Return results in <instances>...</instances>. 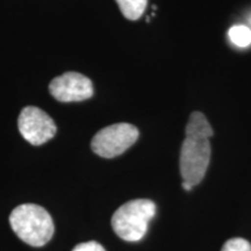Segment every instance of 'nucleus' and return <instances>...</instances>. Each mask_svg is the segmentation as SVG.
<instances>
[{
	"label": "nucleus",
	"mask_w": 251,
	"mask_h": 251,
	"mask_svg": "<svg viewBox=\"0 0 251 251\" xmlns=\"http://www.w3.org/2000/svg\"><path fill=\"white\" fill-rule=\"evenodd\" d=\"M228 36L231 42L240 48H246L251 45V28L244 25H235L229 29Z\"/></svg>",
	"instance_id": "obj_9"
},
{
	"label": "nucleus",
	"mask_w": 251,
	"mask_h": 251,
	"mask_svg": "<svg viewBox=\"0 0 251 251\" xmlns=\"http://www.w3.org/2000/svg\"><path fill=\"white\" fill-rule=\"evenodd\" d=\"M249 21H250V24H251V15H250V18H249Z\"/></svg>",
	"instance_id": "obj_13"
},
{
	"label": "nucleus",
	"mask_w": 251,
	"mask_h": 251,
	"mask_svg": "<svg viewBox=\"0 0 251 251\" xmlns=\"http://www.w3.org/2000/svg\"><path fill=\"white\" fill-rule=\"evenodd\" d=\"M181 185H183L184 190H186V191H191V190H192V188H193L192 185L186 183V181H183V184H181Z\"/></svg>",
	"instance_id": "obj_12"
},
{
	"label": "nucleus",
	"mask_w": 251,
	"mask_h": 251,
	"mask_svg": "<svg viewBox=\"0 0 251 251\" xmlns=\"http://www.w3.org/2000/svg\"><path fill=\"white\" fill-rule=\"evenodd\" d=\"M211 161L209 139L198 136L185 137L180 149V175L183 181L194 187L203 179Z\"/></svg>",
	"instance_id": "obj_3"
},
{
	"label": "nucleus",
	"mask_w": 251,
	"mask_h": 251,
	"mask_svg": "<svg viewBox=\"0 0 251 251\" xmlns=\"http://www.w3.org/2000/svg\"><path fill=\"white\" fill-rule=\"evenodd\" d=\"M72 251H106L101 244L96 241H89V242L78 244L72 249Z\"/></svg>",
	"instance_id": "obj_11"
},
{
	"label": "nucleus",
	"mask_w": 251,
	"mask_h": 251,
	"mask_svg": "<svg viewBox=\"0 0 251 251\" xmlns=\"http://www.w3.org/2000/svg\"><path fill=\"white\" fill-rule=\"evenodd\" d=\"M139 129L130 124H115L94 135L91 148L103 158H114L129 149L139 139Z\"/></svg>",
	"instance_id": "obj_4"
},
{
	"label": "nucleus",
	"mask_w": 251,
	"mask_h": 251,
	"mask_svg": "<svg viewBox=\"0 0 251 251\" xmlns=\"http://www.w3.org/2000/svg\"><path fill=\"white\" fill-rule=\"evenodd\" d=\"M49 92L57 101L75 102L90 99L94 90L90 78L78 72H65L50 81Z\"/></svg>",
	"instance_id": "obj_6"
},
{
	"label": "nucleus",
	"mask_w": 251,
	"mask_h": 251,
	"mask_svg": "<svg viewBox=\"0 0 251 251\" xmlns=\"http://www.w3.org/2000/svg\"><path fill=\"white\" fill-rule=\"evenodd\" d=\"M9 224L15 235L31 247H43L51 240L55 231L51 216L35 203H24L14 208Z\"/></svg>",
	"instance_id": "obj_1"
},
{
	"label": "nucleus",
	"mask_w": 251,
	"mask_h": 251,
	"mask_svg": "<svg viewBox=\"0 0 251 251\" xmlns=\"http://www.w3.org/2000/svg\"><path fill=\"white\" fill-rule=\"evenodd\" d=\"M221 251H251V244L244 238H230L225 243Z\"/></svg>",
	"instance_id": "obj_10"
},
{
	"label": "nucleus",
	"mask_w": 251,
	"mask_h": 251,
	"mask_svg": "<svg viewBox=\"0 0 251 251\" xmlns=\"http://www.w3.org/2000/svg\"><path fill=\"white\" fill-rule=\"evenodd\" d=\"M121 13L128 20H137L147 8L148 0H115Z\"/></svg>",
	"instance_id": "obj_8"
},
{
	"label": "nucleus",
	"mask_w": 251,
	"mask_h": 251,
	"mask_svg": "<svg viewBox=\"0 0 251 251\" xmlns=\"http://www.w3.org/2000/svg\"><path fill=\"white\" fill-rule=\"evenodd\" d=\"M19 131L27 142L41 146L56 135L57 127L45 111L35 106H27L21 111L18 119Z\"/></svg>",
	"instance_id": "obj_5"
},
{
	"label": "nucleus",
	"mask_w": 251,
	"mask_h": 251,
	"mask_svg": "<svg viewBox=\"0 0 251 251\" xmlns=\"http://www.w3.org/2000/svg\"><path fill=\"white\" fill-rule=\"evenodd\" d=\"M185 133H186V136H198L209 139L214 135V130H213L211 124L201 112H193L190 115V119H188Z\"/></svg>",
	"instance_id": "obj_7"
},
{
	"label": "nucleus",
	"mask_w": 251,
	"mask_h": 251,
	"mask_svg": "<svg viewBox=\"0 0 251 251\" xmlns=\"http://www.w3.org/2000/svg\"><path fill=\"white\" fill-rule=\"evenodd\" d=\"M156 214L155 202L148 199H135L126 202L112 216L115 234L128 242L141 241L147 234L149 222Z\"/></svg>",
	"instance_id": "obj_2"
}]
</instances>
